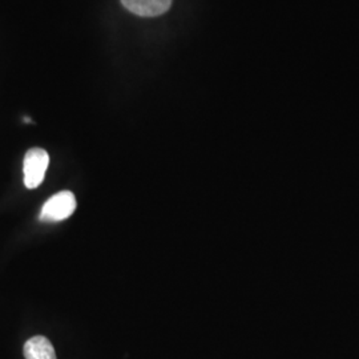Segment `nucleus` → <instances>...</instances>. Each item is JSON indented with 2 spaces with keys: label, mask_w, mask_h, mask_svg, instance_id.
<instances>
[{
  "label": "nucleus",
  "mask_w": 359,
  "mask_h": 359,
  "mask_svg": "<svg viewBox=\"0 0 359 359\" xmlns=\"http://www.w3.org/2000/svg\"><path fill=\"white\" fill-rule=\"evenodd\" d=\"M76 197L69 191L53 194L40 210L39 218L43 222H60L71 217L76 210Z\"/></svg>",
  "instance_id": "nucleus-1"
},
{
  "label": "nucleus",
  "mask_w": 359,
  "mask_h": 359,
  "mask_svg": "<svg viewBox=\"0 0 359 359\" xmlns=\"http://www.w3.org/2000/svg\"><path fill=\"white\" fill-rule=\"evenodd\" d=\"M50 165V154L41 148H31L23 163L25 185L28 189H36L46 177V172Z\"/></svg>",
  "instance_id": "nucleus-2"
},
{
  "label": "nucleus",
  "mask_w": 359,
  "mask_h": 359,
  "mask_svg": "<svg viewBox=\"0 0 359 359\" xmlns=\"http://www.w3.org/2000/svg\"><path fill=\"white\" fill-rule=\"evenodd\" d=\"M121 3L128 11L142 18L160 16L172 6V0H121Z\"/></svg>",
  "instance_id": "nucleus-3"
},
{
  "label": "nucleus",
  "mask_w": 359,
  "mask_h": 359,
  "mask_svg": "<svg viewBox=\"0 0 359 359\" xmlns=\"http://www.w3.org/2000/svg\"><path fill=\"white\" fill-rule=\"evenodd\" d=\"M26 359H56L55 348L48 338L36 335L28 339L23 347Z\"/></svg>",
  "instance_id": "nucleus-4"
}]
</instances>
